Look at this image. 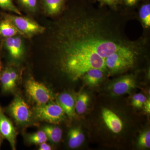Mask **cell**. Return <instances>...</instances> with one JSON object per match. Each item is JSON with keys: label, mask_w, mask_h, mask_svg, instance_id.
<instances>
[{"label": "cell", "mask_w": 150, "mask_h": 150, "mask_svg": "<svg viewBox=\"0 0 150 150\" xmlns=\"http://www.w3.org/2000/svg\"><path fill=\"white\" fill-rule=\"evenodd\" d=\"M94 4L91 0H68L64 15L56 24L54 48L59 67L73 81L92 69L108 74V58L137 46L144 38L142 35L132 40L126 35L130 17Z\"/></svg>", "instance_id": "6da1fadb"}, {"label": "cell", "mask_w": 150, "mask_h": 150, "mask_svg": "<svg viewBox=\"0 0 150 150\" xmlns=\"http://www.w3.org/2000/svg\"><path fill=\"white\" fill-rule=\"evenodd\" d=\"M35 115L40 120L49 123L57 124L65 118V112L57 103H48L38 105L35 109Z\"/></svg>", "instance_id": "7a4b0ae2"}, {"label": "cell", "mask_w": 150, "mask_h": 150, "mask_svg": "<svg viewBox=\"0 0 150 150\" xmlns=\"http://www.w3.org/2000/svg\"><path fill=\"white\" fill-rule=\"evenodd\" d=\"M6 18L13 23L22 35L31 36L43 33L45 30V27L28 18L8 15Z\"/></svg>", "instance_id": "3957f363"}, {"label": "cell", "mask_w": 150, "mask_h": 150, "mask_svg": "<svg viewBox=\"0 0 150 150\" xmlns=\"http://www.w3.org/2000/svg\"><path fill=\"white\" fill-rule=\"evenodd\" d=\"M25 87L28 93L38 105L46 104L53 99L50 90L43 84L34 80H28Z\"/></svg>", "instance_id": "277c9868"}, {"label": "cell", "mask_w": 150, "mask_h": 150, "mask_svg": "<svg viewBox=\"0 0 150 150\" xmlns=\"http://www.w3.org/2000/svg\"><path fill=\"white\" fill-rule=\"evenodd\" d=\"M137 86L136 77L133 74L121 76L112 81L108 89L115 96H121L131 92Z\"/></svg>", "instance_id": "5b68a950"}, {"label": "cell", "mask_w": 150, "mask_h": 150, "mask_svg": "<svg viewBox=\"0 0 150 150\" xmlns=\"http://www.w3.org/2000/svg\"><path fill=\"white\" fill-rule=\"evenodd\" d=\"M9 110L17 123L26 124L29 122L31 113L27 103L21 98L17 96L11 103Z\"/></svg>", "instance_id": "8992f818"}, {"label": "cell", "mask_w": 150, "mask_h": 150, "mask_svg": "<svg viewBox=\"0 0 150 150\" xmlns=\"http://www.w3.org/2000/svg\"><path fill=\"white\" fill-rule=\"evenodd\" d=\"M134 18H137L142 25L143 35L150 37V0H142L137 7Z\"/></svg>", "instance_id": "52a82bcc"}, {"label": "cell", "mask_w": 150, "mask_h": 150, "mask_svg": "<svg viewBox=\"0 0 150 150\" xmlns=\"http://www.w3.org/2000/svg\"><path fill=\"white\" fill-rule=\"evenodd\" d=\"M16 134L12 123L0 108V135L8 141L13 149H15Z\"/></svg>", "instance_id": "ba28073f"}, {"label": "cell", "mask_w": 150, "mask_h": 150, "mask_svg": "<svg viewBox=\"0 0 150 150\" xmlns=\"http://www.w3.org/2000/svg\"><path fill=\"white\" fill-rule=\"evenodd\" d=\"M103 119L106 126L115 134L120 133L123 128L122 121L113 111L104 108L102 111Z\"/></svg>", "instance_id": "9c48e42d"}, {"label": "cell", "mask_w": 150, "mask_h": 150, "mask_svg": "<svg viewBox=\"0 0 150 150\" xmlns=\"http://www.w3.org/2000/svg\"><path fill=\"white\" fill-rule=\"evenodd\" d=\"M68 0H40L41 6L49 15L57 16L62 13Z\"/></svg>", "instance_id": "30bf717a"}, {"label": "cell", "mask_w": 150, "mask_h": 150, "mask_svg": "<svg viewBox=\"0 0 150 150\" xmlns=\"http://www.w3.org/2000/svg\"><path fill=\"white\" fill-rule=\"evenodd\" d=\"M57 103L69 118H72L75 116V101L71 95L67 93H61L57 98Z\"/></svg>", "instance_id": "8fae6325"}, {"label": "cell", "mask_w": 150, "mask_h": 150, "mask_svg": "<svg viewBox=\"0 0 150 150\" xmlns=\"http://www.w3.org/2000/svg\"><path fill=\"white\" fill-rule=\"evenodd\" d=\"M106 75V73L102 70L92 69L86 72L81 79L87 85L95 87L102 81Z\"/></svg>", "instance_id": "7c38bea8"}, {"label": "cell", "mask_w": 150, "mask_h": 150, "mask_svg": "<svg viewBox=\"0 0 150 150\" xmlns=\"http://www.w3.org/2000/svg\"><path fill=\"white\" fill-rule=\"evenodd\" d=\"M68 137L69 146L71 149H76L80 146L85 140L84 135L79 128L71 129L69 131Z\"/></svg>", "instance_id": "4fadbf2b"}, {"label": "cell", "mask_w": 150, "mask_h": 150, "mask_svg": "<svg viewBox=\"0 0 150 150\" xmlns=\"http://www.w3.org/2000/svg\"><path fill=\"white\" fill-rule=\"evenodd\" d=\"M142 0H121L119 11L131 18H134L137 7Z\"/></svg>", "instance_id": "5bb4252c"}, {"label": "cell", "mask_w": 150, "mask_h": 150, "mask_svg": "<svg viewBox=\"0 0 150 150\" xmlns=\"http://www.w3.org/2000/svg\"><path fill=\"white\" fill-rule=\"evenodd\" d=\"M20 33L16 27L7 18L0 23V35L6 38L13 37Z\"/></svg>", "instance_id": "9a60e30c"}, {"label": "cell", "mask_w": 150, "mask_h": 150, "mask_svg": "<svg viewBox=\"0 0 150 150\" xmlns=\"http://www.w3.org/2000/svg\"><path fill=\"white\" fill-rule=\"evenodd\" d=\"M48 139L54 143L60 142L62 139V131L60 128L56 126H46L43 128Z\"/></svg>", "instance_id": "2e32d148"}, {"label": "cell", "mask_w": 150, "mask_h": 150, "mask_svg": "<svg viewBox=\"0 0 150 150\" xmlns=\"http://www.w3.org/2000/svg\"><path fill=\"white\" fill-rule=\"evenodd\" d=\"M89 99V96L86 93L82 92L79 94L75 102V109L78 113L83 114L86 112Z\"/></svg>", "instance_id": "e0dca14e"}, {"label": "cell", "mask_w": 150, "mask_h": 150, "mask_svg": "<svg viewBox=\"0 0 150 150\" xmlns=\"http://www.w3.org/2000/svg\"><path fill=\"white\" fill-rule=\"evenodd\" d=\"M3 90L8 91L13 89L16 86V82L11 77L9 69H6L0 77Z\"/></svg>", "instance_id": "ac0fdd59"}, {"label": "cell", "mask_w": 150, "mask_h": 150, "mask_svg": "<svg viewBox=\"0 0 150 150\" xmlns=\"http://www.w3.org/2000/svg\"><path fill=\"white\" fill-rule=\"evenodd\" d=\"M19 5L25 10L35 12L41 5L40 0H17Z\"/></svg>", "instance_id": "d6986e66"}, {"label": "cell", "mask_w": 150, "mask_h": 150, "mask_svg": "<svg viewBox=\"0 0 150 150\" xmlns=\"http://www.w3.org/2000/svg\"><path fill=\"white\" fill-rule=\"evenodd\" d=\"M28 139L31 144H40L43 142H46L48 139L46 134L42 130L28 135Z\"/></svg>", "instance_id": "ffe728a7"}, {"label": "cell", "mask_w": 150, "mask_h": 150, "mask_svg": "<svg viewBox=\"0 0 150 150\" xmlns=\"http://www.w3.org/2000/svg\"><path fill=\"white\" fill-rule=\"evenodd\" d=\"M23 54L22 40L18 37H13V51L11 54L15 59H18Z\"/></svg>", "instance_id": "44dd1931"}, {"label": "cell", "mask_w": 150, "mask_h": 150, "mask_svg": "<svg viewBox=\"0 0 150 150\" xmlns=\"http://www.w3.org/2000/svg\"><path fill=\"white\" fill-rule=\"evenodd\" d=\"M94 3H99V5L107 6L115 11H119L121 0H91Z\"/></svg>", "instance_id": "7402d4cb"}, {"label": "cell", "mask_w": 150, "mask_h": 150, "mask_svg": "<svg viewBox=\"0 0 150 150\" xmlns=\"http://www.w3.org/2000/svg\"><path fill=\"white\" fill-rule=\"evenodd\" d=\"M0 8L21 15V12L14 4L13 0H0Z\"/></svg>", "instance_id": "603a6c76"}, {"label": "cell", "mask_w": 150, "mask_h": 150, "mask_svg": "<svg viewBox=\"0 0 150 150\" xmlns=\"http://www.w3.org/2000/svg\"><path fill=\"white\" fill-rule=\"evenodd\" d=\"M139 146L143 148L150 147V131L147 130L140 134L138 141Z\"/></svg>", "instance_id": "cb8c5ba5"}, {"label": "cell", "mask_w": 150, "mask_h": 150, "mask_svg": "<svg viewBox=\"0 0 150 150\" xmlns=\"http://www.w3.org/2000/svg\"><path fill=\"white\" fill-rule=\"evenodd\" d=\"M147 99V98L143 94H136L132 98V105L136 108H141L143 107Z\"/></svg>", "instance_id": "d4e9b609"}, {"label": "cell", "mask_w": 150, "mask_h": 150, "mask_svg": "<svg viewBox=\"0 0 150 150\" xmlns=\"http://www.w3.org/2000/svg\"><path fill=\"white\" fill-rule=\"evenodd\" d=\"M143 107H144V110L145 112L147 114H150V98L149 99H147L146 102H145L144 104L143 105Z\"/></svg>", "instance_id": "484cf974"}, {"label": "cell", "mask_w": 150, "mask_h": 150, "mask_svg": "<svg viewBox=\"0 0 150 150\" xmlns=\"http://www.w3.org/2000/svg\"><path fill=\"white\" fill-rule=\"evenodd\" d=\"M39 150H51V147L50 145L46 144V142H43V143L40 144Z\"/></svg>", "instance_id": "4316f807"}, {"label": "cell", "mask_w": 150, "mask_h": 150, "mask_svg": "<svg viewBox=\"0 0 150 150\" xmlns=\"http://www.w3.org/2000/svg\"><path fill=\"white\" fill-rule=\"evenodd\" d=\"M1 139H0V146H1Z\"/></svg>", "instance_id": "83f0119b"}, {"label": "cell", "mask_w": 150, "mask_h": 150, "mask_svg": "<svg viewBox=\"0 0 150 150\" xmlns=\"http://www.w3.org/2000/svg\"><path fill=\"white\" fill-rule=\"evenodd\" d=\"M0 77H1V76H0Z\"/></svg>", "instance_id": "f1b7e54d"}]
</instances>
